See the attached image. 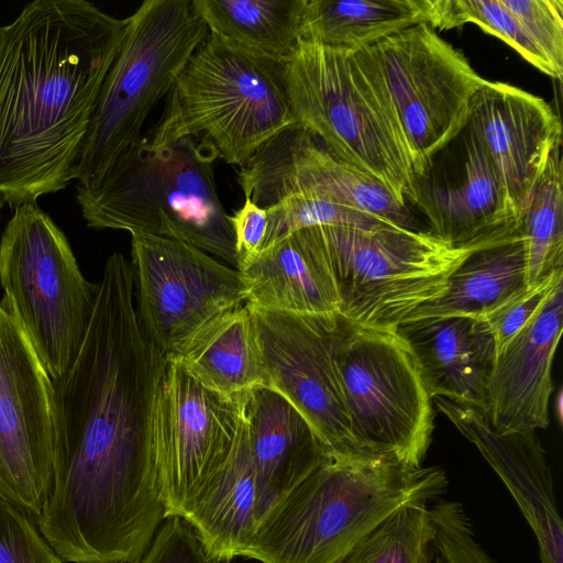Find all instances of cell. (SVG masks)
<instances>
[{"label": "cell", "instance_id": "cell-35", "mask_svg": "<svg viewBox=\"0 0 563 563\" xmlns=\"http://www.w3.org/2000/svg\"><path fill=\"white\" fill-rule=\"evenodd\" d=\"M517 18L532 42L563 74V1L501 0Z\"/></svg>", "mask_w": 563, "mask_h": 563}, {"label": "cell", "instance_id": "cell-26", "mask_svg": "<svg viewBox=\"0 0 563 563\" xmlns=\"http://www.w3.org/2000/svg\"><path fill=\"white\" fill-rule=\"evenodd\" d=\"M199 384L235 398L264 386L256 328L246 305L227 311L201 328L174 355Z\"/></svg>", "mask_w": 563, "mask_h": 563}, {"label": "cell", "instance_id": "cell-5", "mask_svg": "<svg viewBox=\"0 0 563 563\" xmlns=\"http://www.w3.org/2000/svg\"><path fill=\"white\" fill-rule=\"evenodd\" d=\"M292 124L282 63L209 32L168 92L150 143L190 137L241 168Z\"/></svg>", "mask_w": 563, "mask_h": 563}, {"label": "cell", "instance_id": "cell-19", "mask_svg": "<svg viewBox=\"0 0 563 563\" xmlns=\"http://www.w3.org/2000/svg\"><path fill=\"white\" fill-rule=\"evenodd\" d=\"M433 402L476 445L501 478L533 530L542 563H563V526L545 451L536 431L501 434L486 412L446 398Z\"/></svg>", "mask_w": 563, "mask_h": 563}, {"label": "cell", "instance_id": "cell-14", "mask_svg": "<svg viewBox=\"0 0 563 563\" xmlns=\"http://www.w3.org/2000/svg\"><path fill=\"white\" fill-rule=\"evenodd\" d=\"M52 379L0 303V495L35 521L53 478Z\"/></svg>", "mask_w": 563, "mask_h": 563}, {"label": "cell", "instance_id": "cell-3", "mask_svg": "<svg viewBox=\"0 0 563 563\" xmlns=\"http://www.w3.org/2000/svg\"><path fill=\"white\" fill-rule=\"evenodd\" d=\"M448 487L437 466L413 467L360 452L322 463L258 522L243 558L262 563H334L404 505Z\"/></svg>", "mask_w": 563, "mask_h": 563}, {"label": "cell", "instance_id": "cell-15", "mask_svg": "<svg viewBox=\"0 0 563 563\" xmlns=\"http://www.w3.org/2000/svg\"><path fill=\"white\" fill-rule=\"evenodd\" d=\"M262 357L264 386L309 422L325 454L355 452L350 416L333 356L335 316H300L249 308Z\"/></svg>", "mask_w": 563, "mask_h": 563}, {"label": "cell", "instance_id": "cell-29", "mask_svg": "<svg viewBox=\"0 0 563 563\" xmlns=\"http://www.w3.org/2000/svg\"><path fill=\"white\" fill-rule=\"evenodd\" d=\"M562 144L551 153L518 220L526 249L528 287L563 271Z\"/></svg>", "mask_w": 563, "mask_h": 563}, {"label": "cell", "instance_id": "cell-1", "mask_svg": "<svg viewBox=\"0 0 563 563\" xmlns=\"http://www.w3.org/2000/svg\"><path fill=\"white\" fill-rule=\"evenodd\" d=\"M164 362L139 322L131 262L113 252L80 350L52 382L53 478L36 525L65 563H135L166 519L150 444Z\"/></svg>", "mask_w": 563, "mask_h": 563}, {"label": "cell", "instance_id": "cell-18", "mask_svg": "<svg viewBox=\"0 0 563 563\" xmlns=\"http://www.w3.org/2000/svg\"><path fill=\"white\" fill-rule=\"evenodd\" d=\"M466 126L493 162L519 220L549 156L562 144L559 117L542 98L486 80L472 99Z\"/></svg>", "mask_w": 563, "mask_h": 563}, {"label": "cell", "instance_id": "cell-39", "mask_svg": "<svg viewBox=\"0 0 563 563\" xmlns=\"http://www.w3.org/2000/svg\"><path fill=\"white\" fill-rule=\"evenodd\" d=\"M4 203H5V201H4L3 197L0 194V210L3 208Z\"/></svg>", "mask_w": 563, "mask_h": 563}, {"label": "cell", "instance_id": "cell-28", "mask_svg": "<svg viewBox=\"0 0 563 563\" xmlns=\"http://www.w3.org/2000/svg\"><path fill=\"white\" fill-rule=\"evenodd\" d=\"M209 32L277 62L300 40L306 0H191Z\"/></svg>", "mask_w": 563, "mask_h": 563}, {"label": "cell", "instance_id": "cell-25", "mask_svg": "<svg viewBox=\"0 0 563 563\" xmlns=\"http://www.w3.org/2000/svg\"><path fill=\"white\" fill-rule=\"evenodd\" d=\"M255 504V475L243 417L230 459L197 493L181 518L211 555L232 561L243 556L252 540Z\"/></svg>", "mask_w": 563, "mask_h": 563}, {"label": "cell", "instance_id": "cell-12", "mask_svg": "<svg viewBox=\"0 0 563 563\" xmlns=\"http://www.w3.org/2000/svg\"><path fill=\"white\" fill-rule=\"evenodd\" d=\"M244 395L230 398L208 389L165 356L151 408L150 444L166 518L181 517L230 459Z\"/></svg>", "mask_w": 563, "mask_h": 563}, {"label": "cell", "instance_id": "cell-10", "mask_svg": "<svg viewBox=\"0 0 563 563\" xmlns=\"http://www.w3.org/2000/svg\"><path fill=\"white\" fill-rule=\"evenodd\" d=\"M332 346L355 452L422 466L434 429L433 399L406 340L396 330L336 314Z\"/></svg>", "mask_w": 563, "mask_h": 563}, {"label": "cell", "instance_id": "cell-6", "mask_svg": "<svg viewBox=\"0 0 563 563\" xmlns=\"http://www.w3.org/2000/svg\"><path fill=\"white\" fill-rule=\"evenodd\" d=\"M280 63L294 124L407 206L421 175L417 158L355 52L299 40Z\"/></svg>", "mask_w": 563, "mask_h": 563}, {"label": "cell", "instance_id": "cell-8", "mask_svg": "<svg viewBox=\"0 0 563 563\" xmlns=\"http://www.w3.org/2000/svg\"><path fill=\"white\" fill-rule=\"evenodd\" d=\"M208 34L191 0H145L128 16L81 150L77 185L96 184L121 152L143 137L150 112Z\"/></svg>", "mask_w": 563, "mask_h": 563}, {"label": "cell", "instance_id": "cell-2", "mask_svg": "<svg viewBox=\"0 0 563 563\" xmlns=\"http://www.w3.org/2000/svg\"><path fill=\"white\" fill-rule=\"evenodd\" d=\"M126 24L86 0H35L0 26V194L12 210L76 179Z\"/></svg>", "mask_w": 563, "mask_h": 563}, {"label": "cell", "instance_id": "cell-24", "mask_svg": "<svg viewBox=\"0 0 563 563\" xmlns=\"http://www.w3.org/2000/svg\"><path fill=\"white\" fill-rule=\"evenodd\" d=\"M528 289L526 249L518 225L508 238L468 255L449 276L443 292L402 322L446 317L486 319Z\"/></svg>", "mask_w": 563, "mask_h": 563}, {"label": "cell", "instance_id": "cell-32", "mask_svg": "<svg viewBox=\"0 0 563 563\" xmlns=\"http://www.w3.org/2000/svg\"><path fill=\"white\" fill-rule=\"evenodd\" d=\"M265 209L267 230L262 249L302 229L340 224L368 227L385 222L356 209L303 195L287 196Z\"/></svg>", "mask_w": 563, "mask_h": 563}, {"label": "cell", "instance_id": "cell-16", "mask_svg": "<svg viewBox=\"0 0 563 563\" xmlns=\"http://www.w3.org/2000/svg\"><path fill=\"white\" fill-rule=\"evenodd\" d=\"M238 181L244 198L264 209L287 196L303 195L356 209L394 225L428 231L379 180L336 158L295 124L274 136L241 167Z\"/></svg>", "mask_w": 563, "mask_h": 563}, {"label": "cell", "instance_id": "cell-33", "mask_svg": "<svg viewBox=\"0 0 563 563\" xmlns=\"http://www.w3.org/2000/svg\"><path fill=\"white\" fill-rule=\"evenodd\" d=\"M429 510L434 525L432 563H496L476 541L472 521L460 503L440 500Z\"/></svg>", "mask_w": 563, "mask_h": 563}, {"label": "cell", "instance_id": "cell-17", "mask_svg": "<svg viewBox=\"0 0 563 563\" xmlns=\"http://www.w3.org/2000/svg\"><path fill=\"white\" fill-rule=\"evenodd\" d=\"M433 156L416 180L408 202L427 221L428 230L453 246L500 236L518 229L504 186L489 156L473 132L464 130Z\"/></svg>", "mask_w": 563, "mask_h": 563}, {"label": "cell", "instance_id": "cell-13", "mask_svg": "<svg viewBox=\"0 0 563 563\" xmlns=\"http://www.w3.org/2000/svg\"><path fill=\"white\" fill-rule=\"evenodd\" d=\"M139 322L165 356L206 324L245 302L238 269L183 241L131 234Z\"/></svg>", "mask_w": 563, "mask_h": 563}, {"label": "cell", "instance_id": "cell-31", "mask_svg": "<svg viewBox=\"0 0 563 563\" xmlns=\"http://www.w3.org/2000/svg\"><path fill=\"white\" fill-rule=\"evenodd\" d=\"M465 23H474L500 38L540 71L556 79L562 78L501 0H442L438 29H454Z\"/></svg>", "mask_w": 563, "mask_h": 563}, {"label": "cell", "instance_id": "cell-20", "mask_svg": "<svg viewBox=\"0 0 563 563\" xmlns=\"http://www.w3.org/2000/svg\"><path fill=\"white\" fill-rule=\"evenodd\" d=\"M563 284L496 354L487 383L486 415L501 434L549 426L552 361L562 332Z\"/></svg>", "mask_w": 563, "mask_h": 563}, {"label": "cell", "instance_id": "cell-27", "mask_svg": "<svg viewBox=\"0 0 563 563\" xmlns=\"http://www.w3.org/2000/svg\"><path fill=\"white\" fill-rule=\"evenodd\" d=\"M442 0H306L300 40L358 51L418 24L438 29Z\"/></svg>", "mask_w": 563, "mask_h": 563}, {"label": "cell", "instance_id": "cell-30", "mask_svg": "<svg viewBox=\"0 0 563 563\" xmlns=\"http://www.w3.org/2000/svg\"><path fill=\"white\" fill-rule=\"evenodd\" d=\"M434 525L427 503L401 506L334 563H432Z\"/></svg>", "mask_w": 563, "mask_h": 563}, {"label": "cell", "instance_id": "cell-34", "mask_svg": "<svg viewBox=\"0 0 563 563\" xmlns=\"http://www.w3.org/2000/svg\"><path fill=\"white\" fill-rule=\"evenodd\" d=\"M0 563H65L36 521L0 495Z\"/></svg>", "mask_w": 563, "mask_h": 563}, {"label": "cell", "instance_id": "cell-21", "mask_svg": "<svg viewBox=\"0 0 563 563\" xmlns=\"http://www.w3.org/2000/svg\"><path fill=\"white\" fill-rule=\"evenodd\" d=\"M243 405L256 484L257 526L322 463L325 451L305 417L277 391L266 386L255 387L244 395Z\"/></svg>", "mask_w": 563, "mask_h": 563}, {"label": "cell", "instance_id": "cell-23", "mask_svg": "<svg viewBox=\"0 0 563 563\" xmlns=\"http://www.w3.org/2000/svg\"><path fill=\"white\" fill-rule=\"evenodd\" d=\"M238 272L249 308L300 316L339 314L336 287L314 228L269 244Z\"/></svg>", "mask_w": 563, "mask_h": 563}, {"label": "cell", "instance_id": "cell-37", "mask_svg": "<svg viewBox=\"0 0 563 563\" xmlns=\"http://www.w3.org/2000/svg\"><path fill=\"white\" fill-rule=\"evenodd\" d=\"M563 284V271L529 288L486 320L496 347V354L538 313L553 290Z\"/></svg>", "mask_w": 563, "mask_h": 563}, {"label": "cell", "instance_id": "cell-9", "mask_svg": "<svg viewBox=\"0 0 563 563\" xmlns=\"http://www.w3.org/2000/svg\"><path fill=\"white\" fill-rule=\"evenodd\" d=\"M0 303L53 380L74 363L98 283L85 278L65 233L36 203L13 210L0 238Z\"/></svg>", "mask_w": 563, "mask_h": 563}, {"label": "cell", "instance_id": "cell-38", "mask_svg": "<svg viewBox=\"0 0 563 563\" xmlns=\"http://www.w3.org/2000/svg\"><path fill=\"white\" fill-rule=\"evenodd\" d=\"M229 222L234 235L239 268L262 250L267 230V211L245 198L243 206L233 216H229Z\"/></svg>", "mask_w": 563, "mask_h": 563}, {"label": "cell", "instance_id": "cell-4", "mask_svg": "<svg viewBox=\"0 0 563 563\" xmlns=\"http://www.w3.org/2000/svg\"><path fill=\"white\" fill-rule=\"evenodd\" d=\"M214 154L184 137L155 147L142 137L91 186H76L89 228L186 242L238 268L229 214L219 199Z\"/></svg>", "mask_w": 563, "mask_h": 563}, {"label": "cell", "instance_id": "cell-11", "mask_svg": "<svg viewBox=\"0 0 563 563\" xmlns=\"http://www.w3.org/2000/svg\"><path fill=\"white\" fill-rule=\"evenodd\" d=\"M355 56L394 113L421 177L432 157L466 126L472 99L486 79L426 23L362 47Z\"/></svg>", "mask_w": 563, "mask_h": 563}, {"label": "cell", "instance_id": "cell-22", "mask_svg": "<svg viewBox=\"0 0 563 563\" xmlns=\"http://www.w3.org/2000/svg\"><path fill=\"white\" fill-rule=\"evenodd\" d=\"M411 349L429 395L486 410L496 347L486 320L426 318L396 328Z\"/></svg>", "mask_w": 563, "mask_h": 563}, {"label": "cell", "instance_id": "cell-7", "mask_svg": "<svg viewBox=\"0 0 563 563\" xmlns=\"http://www.w3.org/2000/svg\"><path fill=\"white\" fill-rule=\"evenodd\" d=\"M314 230L336 287L339 314L360 325L396 330L443 292L449 276L468 255L518 229L463 246L386 222Z\"/></svg>", "mask_w": 563, "mask_h": 563}, {"label": "cell", "instance_id": "cell-36", "mask_svg": "<svg viewBox=\"0 0 563 563\" xmlns=\"http://www.w3.org/2000/svg\"><path fill=\"white\" fill-rule=\"evenodd\" d=\"M211 555L192 527L181 517H168L135 563H230Z\"/></svg>", "mask_w": 563, "mask_h": 563}]
</instances>
